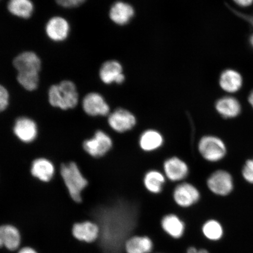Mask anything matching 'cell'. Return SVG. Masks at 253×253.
<instances>
[{
    "label": "cell",
    "instance_id": "6da1fadb",
    "mask_svg": "<svg viewBox=\"0 0 253 253\" xmlns=\"http://www.w3.org/2000/svg\"><path fill=\"white\" fill-rule=\"evenodd\" d=\"M137 216L133 209L123 204L104 211L102 225L100 227V236L107 253H122L126 240L137 226Z\"/></svg>",
    "mask_w": 253,
    "mask_h": 253
},
{
    "label": "cell",
    "instance_id": "7a4b0ae2",
    "mask_svg": "<svg viewBox=\"0 0 253 253\" xmlns=\"http://www.w3.org/2000/svg\"><path fill=\"white\" fill-rule=\"evenodd\" d=\"M14 66L18 72L17 80L21 86L28 91L36 90L41 66L39 57L32 52L22 53L15 58Z\"/></svg>",
    "mask_w": 253,
    "mask_h": 253
},
{
    "label": "cell",
    "instance_id": "3957f363",
    "mask_svg": "<svg viewBox=\"0 0 253 253\" xmlns=\"http://www.w3.org/2000/svg\"><path fill=\"white\" fill-rule=\"evenodd\" d=\"M48 98L49 103L52 106L63 110L75 108L79 102L77 87L69 81H63L50 87Z\"/></svg>",
    "mask_w": 253,
    "mask_h": 253
},
{
    "label": "cell",
    "instance_id": "277c9868",
    "mask_svg": "<svg viewBox=\"0 0 253 253\" xmlns=\"http://www.w3.org/2000/svg\"><path fill=\"white\" fill-rule=\"evenodd\" d=\"M61 175L72 200L81 203L82 192L87 187L88 181L77 164L74 162L62 164Z\"/></svg>",
    "mask_w": 253,
    "mask_h": 253
},
{
    "label": "cell",
    "instance_id": "5b68a950",
    "mask_svg": "<svg viewBox=\"0 0 253 253\" xmlns=\"http://www.w3.org/2000/svg\"><path fill=\"white\" fill-rule=\"evenodd\" d=\"M198 148L201 156L209 162H217L222 160L226 154V145L223 141L213 135L202 137Z\"/></svg>",
    "mask_w": 253,
    "mask_h": 253
},
{
    "label": "cell",
    "instance_id": "8992f818",
    "mask_svg": "<svg viewBox=\"0 0 253 253\" xmlns=\"http://www.w3.org/2000/svg\"><path fill=\"white\" fill-rule=\"evenodd\" d=\"M113 145L110 135L102 130H97L92 137L84 141L83 148L91 157L100 158L112 150Z\"/></svg>",
    "mask_w": 253,
    "mask_h": 253
},
{
    "label": "cell",
    "instance_id": "52a82bcc",
    "mask_svg": "<svg viewBox=\"0 0 253 253\" xmlns=\"http://www.w3.org/2000/svg\"><path fill=\"white\" fill-rule=\"evenodd\" d=\"M107 122L113 130L118 133H124L134 127L137 119L129 111L119 108L109 114Z\"/></svg>",
    "mask_w": 253,
    "mask_h": 253
},
{
    "label": "cell",
    "instance_id": "ba28073f",
    "mask_svg": "<svg viewBox=\"0 0 253 253\" xmlns=\"http://www.w3.org/2000/svg\"><path fill=\"white\" fill-rule=\"evenodd\" d=\"M200 198V192L192 183L181 182L173 190V200L180 207H191L197 204Z\"/></svg>",
    "mask_w": 253,
    "mask_h": 253
},
{
    "label": "cell",
    "instance_id": "9c48e42d",
    "mask_svg": "<svg viewBox=\"0 0 253 253\" xmlns=\"http://www.w3.org/2000/svg\"><path fill=\"white\" fill-rule=\"evenodd\" d=\"M207 185L208 188L213 194L226 196L232 191L233 178L230 174L225 170H217L209 177Z\"/></svg>",
    "mask_w": 253,
    "mask_h": 253
},
{
    "label": "cell",
    "instance_id": "30bf717a",
    "mask_svg": "<svg viewBox=\"0 0 253 253\" xmlns=\"http://www.w3.org/2000/svg\"><path fill=\"white\" fill-rule=\"evenodd\" d=\"M72 234L79 242L91 243L96 242L100 236L99 224L92 221H84L76 223L72 229Z\"/></svg>",
    "mask_w": 253,
    "mask_h": 253
},
{
    "label": "cell",
    "instance_id": "8fae6325",
    "mask_svg": "<svg viewBox=\"0 0 253 253\" xmlns=\"http://www.w3.org/2000/svg\"><path fill=\"white\" fill-rule=\"evenodd\" d=\"M82 107L87 115L92 117L109 115L110 106L102 95L90 93L84 97Z\"/></svg>",
    "mask_w": 253,
    "mask_h": 253
},
{
    "label": "cell",
    "instance_id": "7c38bea8",
    "mask_svg": "<svg viewBox=\"0 0 253 253\" xmlns=\"http://www.w3.org/2000/svg\"><path fill=\"white\" fill-rule=\"evenodd\" d=\"M163 169L166 178L173 182L183 181L189 174L188 164L177 157L168 158L163 164Z\"/></svg>",
    "mask_w": 253,
    "mask_h": 253
},
{
    "label": "cell",
    "instance_id": "4fadbf2b",
    "mask_svg": "<svg viewBox=\"0 0 253 253\" xmlns=\"http://www.w3.org/2000/svg\"><path fill=\"white\" fill-rule=\"evenodd\" d=\"M13 131L18 140L28 144L36 140L39 134V128L37 123L33 119L21 117L16 120Z\"/></svg>",
    "mask_w": 253,
    "mask_h": 253
},
{
    "label": "cell",
    "instance_id": "5bb4252c",
    "mask_svg": "<svg viewBox=\"0 0 253 253\" xmlns=\"http://www.w3.org/2000/svg\"><path fill=\"white\" fill-rule=\"evenodd\" d=\"M31 173L34 178L41 182H49L55 175V166L46 158H37L31 164Z\"/></svg>",
    "mask_w": 253,
    "mask_h": 253
},
{
    "label": "cell",
    "instance_id": "9a60e30c",
    "mask_svg": "<svg viewBox=\"0 0 253 253\" xmlns=\"http://www.w3.org/2000/svg\"><path fill=\"white\" fill-rule=\"evenodd\" d=\"M99 75L101 80L106 84H111L114 82L121 84L125 79L121 64L116 61L104 63L100 68Z\"/></svg>",
    "mask_w": 253,
    "mask_h": 253
},
{
    "label": "cell",
    "instance_id": "2e32d148",
    "mask_svg": "<svg viewBox=\"0 0 253 253\" xmlns=\"http://www.w3.org/2000/svg\"><path fill=\"white\" fill-rule=\"evenodd\" d=\"M46 32L47 36L53 41H62L68 37L69 33V25L64 18L53 17L46 24Z\"/></svg>",
    "mask_w": 253,
    "mask_h": 253
},
{
    "label": "cell",
    "instance_id": "e0dca14e",
    "mask_svg": "<svg viewBox=\"0 0 253 253\" xmlns=\"http://www.w3.org/2000/svg\"><path fill=\"white\" fill-rule=\"evenodd\" d=\"M163 135L154 129H148L141 134L138 143L141 149L147 153L159 149L164 144Z\"/></svg>",
    "mask_w": 253,
    "mask_h": 253
},
{
    "label": "cell",
    "instance_id": "ac0fdd59",
    "mask_svg": "<svg viewBox=\"0 0 253 253\" xmlns=\"http://www.w3.org/2000/svg\"><path fill=\"white\" fill-rule=\"evenodd\" d=\"M134 15L131 5L122 1L116 2L110 10V17L114 23L120 25L128 24Z\"/></svg>",
    "mask_w": 253,
    "mask_h": 253
},
{
    "label": "cell",
    "instance_id": "d6986e66",
    "mask_svg": "<svg viewBox=\"0 0 253 253\" xmlns=\"http://www.w3.org/2000/svg\"><path fill=\"white\" fill-rule=\"evenodd\" d=\"M161 227L165 232L173 239H178L184 234V222L176 214H169L161 220Z\"/></svg>",
    "mask_w": 253,
    "mask_h": 253
},
{
    "label": "cell",
    "instance_id": "ffe728a7",
    "mask_svg": "<svg viewBox=\"0 0 253 253\" xmlns=\"http://www.w3.org/2000/svg\"><path fill=\"white\" fill-rule=\"evenodd\" d=\"M4 248L9 251H17L21 248L22 237L20 230L12 224L1 226Z\"/></svg>",
    "mask_w": 253,
    "mask_h": 253
},
{
    "label": "cell",
    "instance_id": "44dd1931",
    "mask_svg": "<svg viewBox=\"0 0 253 253\" xmlns=\"http://www.w3.org/2000/svg\"><path fill=\"white\" fill-rule=\"evenodd\" d=\"M217 112L224 118H234L241 112V106L236 98L224 97L217 101Z\"/></svg>",
    "mask_w": 253,
    "mask_h": 253
},
{
    "label": "cell",
    "instance_id": "7402d4cb",
    "mask_svg": "<svg viewBox=\"0 0 253 253\" xmlns=\"http://www.w3.org/2000/svg\"><path fill=\"white\" fill-rule=\"evenodd\" d=\"M242 84L243 79L239 72L232 69H227L221 73L220 86L227 92H236L241 88Z\"/></svg>",
    "mask_w": 253,
    "mask_h": 253
},
{
    "label": "cell",
    "instance_id": "603a6c76",
    "mask_svg": "<svg viewBox=\"0 0 253 253\" xmlns=\"http://www.w3.org/2000/svg\"><path fill=\"white\" fill-rule=\"evenodd\" d=\"M153 243L147 236H132L126 240L124 250L126 253H150Z\"/></svg>",
    "mask_w": 253,
    "mask_h": 253
},
{
    "label": "cell",
    "instance_id": "cb8c5ba5",
    "mask_svg": "<svg viewBox=\"0 0 253 253\" xmlns=\"http://www.w3.org/2000/svg\"><path fill=\"white\" fill-rule=\"evenodd\" d=\"M166 179L164 173L158 170H150L145 174L143 184L148 192L151 194H158L162 192Z\"/></svg>",
    "mask_w": 253,
    "mask_h": 253
},
{
    "label": "cell",
    "instance_id": "d4e9b609",
    "mask_svg": "<svg viewBox=\"0 0 253 253\" xmlns=\"http://www.w3.org/2000/svg\"><path fill=\"white\" fill-rule=\"evenodd\" d=\"M8 9L12 14L23 18H29L34 11L31 0H9Z\"/></svg>",
    "mask_w": 253,
    "mask_h": 253
},
{
    "label": "cell",
    "instance_id": "484cf974",
    "mask_svg": "<svg viewBox=\"0 0 253 253\" xmlns=\"http://www.w3.org/2000/svg\"><path fill=\"white\" fill-rule=\"evenodd\" d=\"M202 232L208 239L212 241L220 240L223 235L222 226L219 221L215 220L207 221L202 227Z\"/></svg>",
    "mask_w": 253,
    "mask_h": 253
},
{
    "label": "cell",
    "instance_id": "4316f807",
    "mask_svg": "<svg viewBox=\"0 0 253 253\" xmlns=\"http://www.w3.org/2000/svg\"><path fill=\"white\" fill-rule=\"evenodd\" d=\"M242 174L247 181L253 184V159L247 161L243 167Z\"/></svg>",
    "mask_w": 253,
    "mask_h": 253
},
{
    "label": "cell",
    "instance_id": "83f0119b",
    "mask_svg": "<svg viewBox=\"0 0 253 253\" xmlns=\"http://www.w3.org/2000/svg\"><path fill=\"white\" fill-rule=\"evenodd\" d=\"M9 96L8 91L0 84V113L4 112L9 104Z\"/></svg>",
    "mask_w": 253,
    "mask_h": 253
},
{
    "label": "cell",
    "instance_id": "f1b7e54d",
    "mask_svg": "<svg viewBox=\"0 0 253 253\" xmlns=\"http://www.w3.org/2000/svg\"><path fill=\"white\" fill-rule=\"evenodd\" d=\"M86 0H56L60 5L65 8L77 7L83 4Z\"/></svg>",
    "mask_w": 253,
    "mask_h": 253
},
{
    "label": "cell",
    "instance_id": "f546056e",
    "mask_svg": "<svg viewBox=\"0 0 253 253\" xmlns=\"http://www.w3.org/2000/svg\"><path fill=\"white\" fill-rule=\"evenodd\" d=\"M227 7H228V8L233 12L234 14L237 16H238L239 17L242 18L243 20L248 22V23L253 28V14L248 15L246 14L242 13V12L237 11L236 10V9L232 8L229 5H227Z\"/></svg>",
    "mask_w": 253,
    "mask_h": 253
},
{
    "label": "cell",
    "instance_id": "4dcf8cb0",
    "mask_svg": "<svg viewBox=\"0 0 253 253\" xmlns=\"http://www.w3.org/2000/svg\"><path fill=\"white\" fill-rule=\"evenodd\" d=\"M17 253H39L36 249L30 246H25L19 249Z\"/></svg>",
    "mask_w": 253,
    "mask_h": 253
},
{
    "label": "cell",
    "instance_id": "1f68e13d",
    "mask_svg": "<svg viewBox=\"0 0 253 253\" xmlns=\"http://www.w3.org/2000/svg\"><path fill=\"white\" fill-rule=\"evenodd\" d=\"M237 5L242 7H248L253 4V0H233Z\"/></svg>",
    "mask_w": 253,
    "mask_h": 253
},
{
    "label": "cell",
    "instance_id": "d6a6232c",
    "mask_svg": "<svg viewBox=\"0 0 253 253\" xmlns=\"http://www.w3.org/2000/svg\"><path fill=\"white\" fill-rule=\"evenodd\" d=\"M186 253H210L207 250L199 249L194 248V247H191L187 250Z\"/></svg>",
    "mask_w": 253,
    "mask_h": 253
},
{
    "label": "cell",
    "instance_id": "836d02e7",
    "mask_svg": "<svg viewBox=\"0 0 253 253\" xmlns=\"http://www.w3.org/2000/svg\"><path fill=\"white\" fill-rule=\"evenodd\" d=\"M4 248V244H3L2 230L1 226H0V248Z\"/></svg>",
    "mask_w": 253,
    "mask_h": 253
},
{
    "label": "cell",
    "instance_id": "e575fe53",
    "mask_svg": "<svg viewBox=\"0 0 253 253\" xmlns=\"http://www.w3.org/2000/svg\"><path fill=\"white\" fill-rule=\"evenodd\" d=\"M249 102L251 103L253 108V90L252 91L251 94L249 95Z\"/></svg>",
    "mask_w": 253,
    "mask_h": 253
},
{
    "label": "cell",
    "instance_id": "d590c367",
    "mask_svg": "<svg viewBox=\"0 0 253 253\" xmlns=\"http://www.w3.org/2000/svg\"><path fill=\"white\" fill-rule=\"evenodd\" d=\"M250 42H251L252 46L253 47V34L250 39Z\"/></svg>",
    "mask_w": 253,
    "mask_h": 253
}]
</instances>
